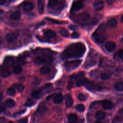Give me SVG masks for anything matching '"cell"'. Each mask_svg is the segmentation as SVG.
Returning <instances> with one entry per match:
<instances>
[{
  "instance_id": "6da1fadb",
  "label": "cell",
  "mask_w": 123,
  "mask_h": 123,
  "mask_svg": "<svg viewBox=\"0 0 123 123\" xmlns=\"http://www.w3.org/2000/svg\"><path fill=\"white\" fill-rule=\"evenodd\" d=\"M86 51L85 45L81 42L73 44L67 48L61 54V58L62 60L69 58H79L83 56Z\"/></svg>"
},
{
  "instance_id": "7a4b0ae2",
  "label": "cell",
  "mask_w": 123,
  "mask_h": 123,
  "mask_svg": "<svg viewBox=\"0 0 123 123\" xmlns=\"http://www.w3.org/2000/svg\"><path fill=\"white\" fill-rule=\"evenodd\" d=\"M81 62L82 61L80 60L68 61L64 63V66L67 71H71L78 67Z\"/></svg>"
},
{
  "instance_id": "3957f363",
  "label": "cell",
  "mask_w": 123,
  "mask_h": 123,
  "mask_svg": "<svg viewBox=\"0 0 123 123\" xmlns=\"http://www.w3.org/2000/svg\"><path fill=\"white\" fill-rule=\"evenodd\" d=\"M92 37L96 42L98 43H102L105 40V37L101 34L98 33L97 31L95 32L93 35Z\"/></svg>"
},
{
  "instance_id": "277c9868",
  "label": "cell",
  "mask_w": 123,
  "mask_h": 123,
  "mask_svg": "<svg viewBox=\"0 0 123 123\" xmlns=\"http://www.w3.org/2000/svg\"><path fill=\"white\" fill-rule=\"evenodd\" d=\"M89 14L87 13H82L77 15V17H76V20L78 22H85L89 19Z\"/></svg>"
},
{
  "instance_id": "5b68a950",
  "label": "cell",
  "mask_w": 123,
  "mask_h": 123,
  "mask_svg": "<svg viewBox=\"0 0 123 123\" xmlns=\"http://www.w3.org/2000/svg\"><path fill=\"white\" fill-rule=\"evenodd\" d=\"M83 7V3L81 0H77L74 2L72 5V9L74 11H77L80 10Z\"/></svg>"
},
{
  "instance_id": "8992f818",
  "label": "cell",
  "mask_w": 123,
  "mask_h": 123,
  "mask_svg": "<svg viewBox=\"0 0 123 123\" xmlns=\"http://www.w3.org/2000/svg\"><path fill=\"white\" fill-rule=\"evenodd\" d=\"M73 102L74 100L72 96L69 94H66L65 96V103L66 107H71L73 104Z\"/></svg>"
},
{
  "instance_id": "52a82bcc",
  "label": "cell",
  "mask_w": 123,
  "mask_h": 123,
  "mask_svg": "<svg viewBox=\"0 0 123 123\" xmlns=\"http://www.w3.org/2000/svg\"><path fill=\"white\" fill-rule=\"evenodd\" d=\"M105 47L108 51L111 52L115 49L116 46L114 42L111 41H109L106 43Z\"/></svg>"
},
{
  "instance_id": "ba28073f",
  "label": "cell",
  "mask_w": 123,
  "mask_h": 123,
  "mask_svg": "<svg viewBox=\"0 0 123 123\" xmlns=\"http://www.w3.org/2000/svg\"><path fill=\"white\" fill-rule=\"evenodd\" d=\"M45 36L48 38H54L56 36V33L52 30L46 29L44 32Z\"/></svg>"
},
{
  "instance_id": "9c48e42d",
  "label": "cell",
  "mask_w": 123,
  "mask_h": 123,
  "mask_svg": "<svg viewBox=\"0 0 123 123\" xmlns=\"http://www.w3.org/2000/svg\"><path fill=\"white\" fill-rule=\"evenodd\" d=\"M102 107L105 110H110L113 107L112 103L108 100H104L102 101Z\"/></svg>"
},
{
  "instance_id": "30bf717a",
  "label": "cell",
  "mask_w": 123,
  "mask_h": 123,
  "mask_svg": "<svg viewBox=\"0 0 123 123\" xmlns=\"http://www.w3.org/2000/svg\"><path fill=\"white\" fill-rule=\"evenodd\" d=\"M16 38H17V36L16 34L12 32L7 34L6 36V40L9 42H12L14 41V40H16Z\"/></svg>"
},
{
  "instance_id": "8fae6325",
  "label": "cell",
  "mask_w": 123,
  "mask_h": 123,
  "mask_svg": "<svg viewBox=\"0 0 123 123\" xmlns=\"http://www.w3.org/2000/svg\"><path fill=\"white\" fill-rule=\"evenodd\" d=\"M94 8L96 11H100L104 8V3L102 1H97L94 4Z\"/></svg>"
},
{
  "instance_id": "7c38bea8",
  "label": "cell",
  "mask_w": 123,
  "mask_h": 123,
  "mask_svg": "<svg viewBox=\"0 0 123 123\" xmlns=\"http://www.w3.org/2000/svg\"><path fill=\"white\" fill-rule=\"evenodd\" d=\"M84 85H85L86 89L89 91H92L95 89V85L94 83L88 80L87 79L86 80Z\"/></svg>"
},
{
  "instance_id": "4fadbf2b",
  "label": "cell",
  "mask_w": 123,
  "mask_h": 123,
  "mask_svg": "<svg viewBox=\"0 0 123 123\" xmlns=\"http://www.w3.org/2000/svg\"><path fill=\"white\" fill-rule=\"evenodd\" d=\"M38 11L40 14L43 12L44 9V2L43 0H37Z\"/></svg>"
},
{
  "instance_id": "5bb4252c",
  "label": "cell",
  "mask_w": 123,
  "mask_h": 123,
  "mask_svg": "<svg viewBox=\"0 0 123 123\" xmlns=\"http://www.w3.org/2000/svg\"><path fill=\"white\" fill-rule=\"evenodd\" d=\"M108 25L111 28H114L117 26V21L116 19L112 18L109 19L107 22Z\"/></svg>"
},
{
  "instance_id": "9a60e30c",
  "label": "cell",
  "mask_w": 123,
  "mask_h": 123,
  "mask_svg": "<svg viewBox=\"0 0 123 123\" xmlns=\"http://www.w3.org/2000/svg\"><path fill=\"white\" fill-rule=\"evenodd\" d=\"M96 118L98 120H101L104 119L106 117V113L105 112L102 111H98L96 113Z\"/></svg>"
},
{
  "instance_id": "2e32d148",
  "label": "cell",
  "mask_w": 123,
  "mask_h": 123,
  "mask_svg": "<svg viewBox=\"0 0 123 123\" xmlns=\"http://www.w3.org/2000/svg\"><path fill=\"white\" fill-rule=\"evenodd\" d=\"M34 62L37 65H40L46 62V59L42 56H38L35 59Z\"/></svg>"
},
{
  "instance_id": "e0dca14e",
  "label": "cell",
  "mask_w": 123,
  "mask_h": 123,
  "mask_svg": "<svg viewBox=\"0 0 123 123\" xmlns=\"http://www.w3.org/2000/svg\"><path fill=\"white\" fill-rule=\"evenodd\" d=\"M63 98V96L62 94H58L54 97L53 101L54 103L56 104H59L62 101Z\"/></svg>"
},
{
  "instance_id": "ac0fdd59",
  "label": "cell",
  "mask_w": 123,
  "mask_h": 123,
  "mask_svg": "<svg viewBox=\"0 0 123 123\" xmlns=\"http://www.w3.org/2000/svg\"><path fill=\"white\" fill-rule=\"evenodd\" d=\"M34 8V5L32 2H28L25 3L23 5V9L26 11H30Z\"/></svg>"
},
{
  "instance_id": "d6986e66",
  "label": "cell",
  "mask_w": 123,
  "mask_h": 123,
  "mask_svg": "<svg viewBox=\"0 0 123 123\" xmlns=\"http://www.w3.org/2000/svg\"><path fill=\"white\" fill-rule=\"evenodd\" d=\"M21 14L18 11L13 12L10 15L11 19L12 20H17L20 18Z\"/></svg>"
},
{
  "instance_id": "ffe728a7",
  "label": "cell",
  "mask_w": 123,
  "mask_h": 123,
  "mask_svg": "<svg viewBox=\"0 0 123 123\" xmlns=\"http://www.w3.org/2000/svg\"><path fill=\"white\" fill-rule=\"evenodd\" d=\"M86 79L84 77V76L81 77L79 78H78L76 80V86H80L82 85H84L86 82Z\"/></svg>"
},
{
  "instance_id": "44dd1931",
  "label": "cell",
  "mask_w": 123,
  "mask_h": 123,
  "mask_svg": "<svg viewBox=\"0 0 123 123\" xmlns=\"http://www.w3.org/2000/svg\"><path fill=\"white\" fill-rule=\"evenodd\" d=\"M60 1H59V0H49L48 2V6L50 8L53 9L57 4L59 3Z\"/></svg>"
},
{
  "instance_id": "7402d4cb",
  "label": "cell",
  "mask_w": 123,
  "mask_h": 123,
  "mask_svg": "<svg viewBox=\"0 0 123 123\" xmlns=\"http://www.w3.org/2000/svg\"><path fill=\"white\" fill-rule=\"evenodd\" d=\"M77 116L74 114H70L68 116V120L70 123H75L77 122Z\"/></svg>"
},
{
  "instance_id": "603a6c76",
  "label": "cell",
  "mask_w": 123,
  "mask_h": 123,
  "mask_svg": "<svg viewBox=\"0 0 123 123\" xmlns=\"http://www.w3.org/2000/svg\"><path fill=\"white\" fill-rule=\"evenodd\" d=\"M15 101L12 98H8L5 101V105L8 108H12L15 106Z\"/></svg>"
},
{
  "instance_id": "cb8c5ba5",
  "label": "cell",
  "mask_w": 123,
  "mask_h": 123,
  "mask_svg": "<svg viewBox=\"0 0 123 123\" xmlns=\"http://www.w3.org/2000/svg\"><path fill=\"white\" fill-rule=\"evenodd\" d=\"M31 96L35 99H37L40 98L41 97V93L39 90H35L32 92L31 94Z\"/></svg>"
},
{
  "instance_id": "d4e9b609",
  "label": "cell",
  "mask_w": 123,
  "mask_h": 123,
  "mask_svg": "<svg viewBox=\"0 0 123 123\" xmlns=\"http://www.w3.org/2000/svg\"><path fill=\"white\" fill-rule=\"evenodd\" d=\"M111 74L108 72H103L100 74V77L102 80H108L111 77Z\"/></svg>"
},
{
  "instance_id": "484cf974",
  "label": "cell",
  "mask_w": 123,
  "mask_h": 123,
  "mask_svg": "<svg viewBox=\"0 0 123 123\" xmlns=\"http://www.w3.org/2000/svg\"><path fill=\"white\" fill-rule=\"evenodd\" d=\"M114 89L118 91H122L123 90V83L122 82L117 83L114 85Z\"/></svg>"
},
{
  "instance_id": "4316f807",
  "label": "cell",
  "mask_w": 123,
  "mask_h": 123,
  "mask_svg": "<svg viewBox=\"0 0 123 123\" xmlns=\"http://www.w3.org/2000/svg\"><path fill=\"white\" fill-rule=\"evenodd\" d=\"M50 71V68L48 66H44L40 69V73L42 74H47Z\"/></svg>"
},
{
  "instance_id": "83f0119b",
  "label": "cell",
  "mask_w": 123,
  "mask_h": 123,
  "mask_svg": "<svg viewBox=\"0 0 123 123\" xmlns=\"http://www.w3.org/2000/svg\"><path fill=\"white\" fill-rule=\"evenodd\" d=\"M60 33L62 36H63V37H67L69 36V32L67 31V30H66V29H65L64 28H61V29L60 30Z\"/></svg>"
},
{
  "instance_id": "f1b7e54d",
  "label": "cell",
  "mask_w": 123,
  "mask_h": 123,
  "mask_svg": "<svg viewBox=\"0 0 123 123\" xmlns=\"http://www.w3.org/2000/svg\"><path fill=\"white\" fill-rule=\"evenodd\" d=\"M13 86L14 88L16 89L19 92L22 91L24 89V86L20 84H15L13 85Z\"/></svg>"
},
{
  "instance_id": "f546056e",
  "label": "cell",
  "mask_w": 123,
  "mask_h": 123,
  "mask_svg": "<svg viewBox=\"0 0 123 123\" xmlns=\"http://www.w3.org/2000/svg\"><path fill=\"white\" fill-rule=\"evenodd\" d=\"M23 71L22 68L20 66H16L13 68V72L15 74H19Z\"/></svg>"
},
{
  "instance_id": "4dcf8cb0",
  "label": "cell",
  "mask_w": 123,
  "mask_h": 123,
  "mask_svg": "<svg viewBox=\"0 0 123 123\" xmlns=\"http://www.w3.org/2000/svg\"><path fill=\"white\" fill-rule=\"evenodd\" d=\"M46 19L47 20H48L49 21L52 22L53 24H64L65 22H63V21H61L60 20H57L56 19H53L52 18H47Z\"/></svg>"
},
{
  "instance_id": "1f68e13d",
  "label": "cell",
  "mask_w": 123,
  "mask_h": 123,
  "mask_svg": "<svg viewBox=\"0 0 123 123\" xmlns=\"http://www.w3.org/2000/svg\"><path fill=\"white\" fill-rule=\"evenodd\" d=\"M11 74V72L8 69H4L3 70L1 73V75L2 77L5 78L9 76Z\"/></svg>"
},
{
  "instance_id": "d6a6232c",
  "label": "cell",
  "mask_w": 123,
  "mask_h": 123,
  "mask_svg": "<svg viewBox=\"0 0 123 123\" xmlns=\"http://www.w3.org/2000/svg\"><path fill=\"white\" fill-rule=\"evenodd\" d=\"M7 93L10 96H13L15 95V93H16L15 90L13 87H10L7 90Z\"/></svg>"
},
{
  "instance_id": "836d02e7",
  "label": "cell",
  "mask_w": 123,
  "mask_h": 123,
  "mask_svg": "<svg viewBox=\"0 0 123 123\" xmlns=\"http://www.w3.org/2000/svg\"><path fill=\"white\" fill-rule=\"evenodd\" d=\"M36 103V102L34 101V100L31 99H28V100H27L25 105L27 107H31L33 106L34 105H35Z\"/></svg>"
},
{
  "instance_id": "e575fe53",
  "label": "cell",
  "mask_w": 123,
  "mask_h": 123,
  "mask_svg": "<svg viewBox=\"0 0 123 123\" xmlns=\"http://www.w3.org/2000/svg\"><path fill=\"white\" fill-rule=\"evenodd\" d=\"M75 108L78 111H81V112H83L85 109V106L82 104H79L77 105L76 106Z\"/></svg>"
},
{
  "instance_id": "d590c367",
  "label": "cell",
  "mask_w": 123,
  "mask_h": 123,
  "mask_svg": "<svg viewBox=\"0 0 123 123\" xmlns=\"http://www.w3.org/2000/svg\"><path fill=\"white\" fill-rule=\"evenodd\" d=\"M116 56L120 59H122L123 58V50L122 49H119L116 53Z\"/></svg>"
},
{
  "instance_id": "8d00e7d4",
  "label": "cell",
  "mask_w": 123,
  "mask_h": 123,
  "mask_svg": "<svg viewBox=\"0 0 123 123\" xmlns=\"http://www.w3.org/2000/svg\"><path fill=\"white\" fill-rule=\"evenodd\" d=\"M78 98L79 100L84 101L86 99V97L84 94H83L82 93H80L78 95Z\"/></svg>"
},
{
  "instance_id": "74e56055",
  "label": "cell",
  "mask_w": 123,
  "mask_h": 123,
  "mask_svg": "<svg viewBox=\"0 0 123 123\" xmlns=\"http://www.w3.org/2000/svg\"><path fill=\"white\" fill-rule=\"evenodd\" d=\"M80 36V34L77 32H74L71 35V37L73 38H77Z\"/></svg>"
},
{
  "instance_id": "f35d334b",
  "label": "cell",
  "mask_w": 123,
  "mask_h": 123,
  "mask_svg": "<svg viewBox=\"0 0 123 123\" xmlns=\"http://www.w3.org/2000/svg\"><path fill=\"white\" fill-rule=\"evenodd\" d=\"M98 22V20L97 18H93L92 19V20L90 22V24H91V25H96Z\"/></svg>"
},
{
  "instance_id": "ab89813d",
  "label": "cell",
  "mask_w": 123,
  "mask_h": 123,
  "mask_svg": "<svg viewBox=\"0 0 123 123\" xmlns=\"http://www.w3.org/2000/svg\"><path fill=\"white\" fill-rule=\"evenodd\" d=\"M12 59L11 57H6L4 60V62L6 63H10L12 62Z\"/></svg>"
},
{
  "instance_id": "60d3db41",
  "label": "cell",
  "mask_w": 123,
  "mask_h": 123,
  "mask_svg": "<svg viewBox=\"0 0 123 123\" xmlns=\"http://www.w3.org/2000/svg\"><path fill=\"white\" fill-rule=\"evenodd\" d=\"M5 110V105L2 103H0V113H1L3 111H4Z\"/></svg>"
},
{
  "instance_id": "b9f144b4",
  "label": "cell",
  "mask_w": 123,
  "mask_h": 123,
  "mask_svg": "<svg viewBox=\"0 0 123 123\" xmlns=\"http://www.w3.org/2000/svg\"><path fill=\"white\" fill-rule=\"evenodd\" d=\"M47 110V109L45 107H41L39 108V111L40 112H45Z\"/></svg>"
},
{
  "instance_id": "7bdbcfd3",
  "label": "cell",
  "mask_w": 123,
  "mask_h": 123,
  "mask_svg": "<svg viewBox=\"0 0 123 123\" xmlns=\"http://www.w3.org/2000/svg\"><path fill=\"white\" fill-rule=\"evenodd\" d=\"M69 27L71 30H75L77 28V26L76 25H70L69 26Z\"/></svg>"
},
{
  "instance_id": "ee69618b",
  "label": "cell",
  "mask_w": 123,
  "mask_h": 123,
  "mask_svg": "<svg viewBox=\"0 0 123 123\" xmlns=\"http://www.w3.org/2000/svg\"><path fill=\"white\" fill-rule=\"evenodd\" d=\"M52 86V84H50V83H48V84H46L45 85V88H50Z\"/></svg>"
},
{
  "instance_id": "f6af8a7d",
  "label": "cell",
  "mask_w": 123,
  "mask_h": 123,
  "mask_svg": "<svg viewBox=\"0 0 123 123\" xmlns=\"http://www.w3.org/2000/svg\"><path fill=\"white\" fill-rule=\"evenodd\" d=\"M44 24H45V22H42L39 23V24L37 25V27H40L41 25H44Z\"/></svg>"
},
{
  "instance_id": "bcb514c9",
  "label": "cell",
  "mask_w": 123,
  "mask_h": 123,
  "mask_svg": "<svg viewBox=\"0 0 123 123\" xmlns=\"http://www.w3.org/2000/svg\"><path fill=\"white\" fill-rule=\"evenodd\" d=\"M27 122V120L26 119H22L20 121H18V122H22V123H25V122Z\"/></svg>"
},
{
  "instance_id": "7dc6e473",
  "label": "cell",
  "mask_w": 123,
  "mask_h": 123,
  "mask_svg": "<svg viewBox=\"0 0 123 123\" xmlns=\"http://www.w3.org/2000/svg\"><path fill=\"white\" fill-rule=\"evenodd\" d=\"M5 2V0H0V5H3Z\"/></svg>"
},
{
  "instance_id": "c3c4849f",
  "label": "cell",
  "mask_w": 123,
  "mask_h": 123,
  "mask_svg": "<svg viewBox=\"0 0 123 123\" xmlns=\"http://www.w3.org/2000/svg\"><path fill=\"white\" fill-rule=\"evenodd\" d=\"M113 0H107V3H108L109 4H111V3H112Z\"/></svg>"
},
{
  "instance_id": "681fc988",
  "label": "cell",
  "mask_w": 123,
  "mask_h": 123,
  "mask_svg": "<svg viewBox=\"0 0 123 123\" xmlns=\"http://www.w3.org/2000/svg\"><path fill=\"white\" fill-rule=\"evenodd\" d=\"M5 121V119L4 118H0V122H4Z\"/></svg>"
},
{
  "instance_id": "f907efd6",
  "label": "cell",
  "mask_w": 123,
  "mask_h": 123,
  "mask_svg": "<svg viewBox=\"0 0 123 123\" xmlns=\"http://www.w3.org/2000/svg\"><path fill=\"white\" fill-rule=\"evenodd\" d=\"M2 98H3V95L1 93H0V101L2 99Z\"/></svg>"
},
{
  "instance_id": "816d5d0a",
  "label": "cell",
  "mask_w": 123,
  "mask_h": 123,
  "mask_svg": "<svg viewBox=\"0 0 123 123\" xmlns=\"http://www.w3.org/2000/svg\"><path fill=\"white\" fill-rule=\"evenodd\" d=\"M121 22H123V15H122L121 16Z\"/></svg>"
},
{
  "instance_id": "f5cc1de1",
  "label": "cell",
  "mask_w": 123,
  "mask_h": 123,
  "mask_svg": "<svg viewBox=\"0 0 123 123\" xmlns=\"http://www.w3.org/2000/svg\"><path fill=\"white\" fill-rule=\"evenodd\" d=\"M1 42H2V41H1V40L0 39V45L1 44Z\"/></svg>"
},
{
  "instance_id": "db71d44e",
  "label": "cell",
  "mask_w": 123,
  "mask_h": 123,
  "mask_svg": "<svg viewBox=\"0 0 123 123\" xmlns=\"http://www.w3.org/2000/svg\"><path fill=\"white\" fill-rule=\"evenodd\" d=\"M2 11H1V10H0V14L1 13H2Z\"/></svg>"
}]
</instances>
